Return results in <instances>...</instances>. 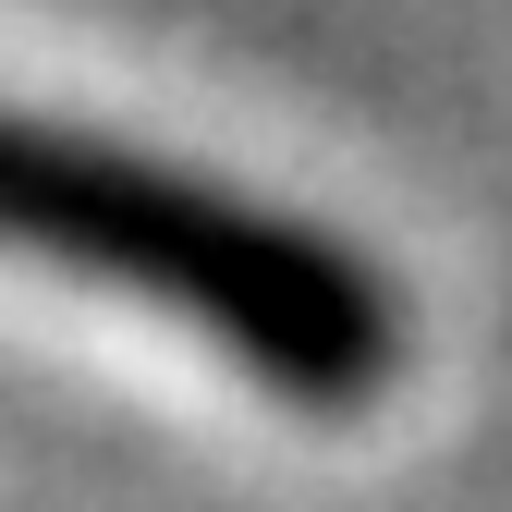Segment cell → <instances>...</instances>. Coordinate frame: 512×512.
Here are the masks:
<instances>
[{"label": "cell", "instance_id": "6da1fadb", "mask_svg": "<svg viewBox=\"0 0 512 512\" xmlns=\"http://www.w3.org/2000/svg\"><path fill=\"white\" fill-rule=\"evenodd\" d=\"M0 244L171 305L305 415L378 403L415 354V305L354 232L49 110H0Z\"/></svg>", "mask_w": 512, "mask_h": 512}]
</instances>
